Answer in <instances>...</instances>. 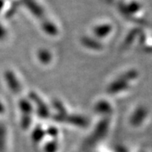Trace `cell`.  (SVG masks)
Returning a JSON list of instances; mask_svg holds the SVG:
<instances>
[{
	"label": "cell",
	"mask_w": 152,
	"mask_h": 152,
	"mask_svg": "<svg viewBox=\"0 0 152 152\" xmlns=\"http://www.w3.org/2000/svg\"><path fill=\"white\" fill-rule=\"evenodd\" d=\"M5 80L9 87L12 90V91L15 93H19L20 91V85L16 79L15 75L10 72L7 71L5 73Z\"/></svg>",
	"instance_id": "obj_1"
},
{
	"label": "cell",
	"mask_w": 152,
	"mask_h": 152,
	"mask_svg": "<svg viewBox=\"0 0 152 152\" xmlns=\"http://www.w3.org/2000/svg\"><path fill=\"white\" fill-rule=\"evenodd\" d=\"M30 97H31L33 101L37 104V106L38 107V115L42 118H48L49 116L48 109L45 106V104L42 102V101L34 93H31L30 95Z\"/></svg>",
	"instance_id": "obj_2"
},
{
	"label": "cell",
	"mask_w": 152,
	"mask_h": 152,
	"mask_svg": "<svg viewBox=\"0 0 152 152\" xmlns=\"http://www.w3.org/2000/svg\"><path fill=\"white\" fill-rule=\"evenodd\" d=\"M6 140L5 127L0 123V152L4 151Z\"/></svg>",
	"instance_id": "obj_3"
},
{
	"label": "cell",
	"mask_w": 152,
	"mask_h": 152,
	"mask_svg": "<svg viewBox=\"0 0 152 152\" xmlns=\"http://www.w3.org/2000/svg\"><path fill=\"white\" fill-rule=\"evenodd\" d=\"M20 110H21L22 112L25 113L26 115H29V114L31 113V110H32L31 105L26 100H21L20 102Z\"/></svg>",
	"instance_id": "obj_4"
},
{
	"label": "cell",
	"mask_w": 152,
	"mask_h": 152,
	"mask_svg": "<svg viewBox=\"0 0 152 152\" xmlns=\"http://www.w3.org/2000/svg\"><path fill=\"white\" fill-rule=\"evenodd\" d=\"M44 136V132L41 128H37L32 134V138L35 141H40L42 140V137Z\"/></svg>",
	"instance_id": "obj_5"
},
{
	"label": "cell",
	"mask_w": 152,
	"mask_h": 152,
	"mask_svg": "<svg viewBox=\"0 0 152 152\" xmlns=\"http://www.w3.org/2000/svg\"><path fill=\"white\" fill-rule=\"evenodd\" d=\"M58 149V145L55 142L52 141L49 142L47 144V145L45 147V151L46 152H55Z\"/></svg>",
	"instance_id": "obj_6"
},
{
	"label": "cell",
	"mask_w": 152,
	"mask_h": 152,
	"mask_svg": "<svg viewBox=\"0 0 152 152\" xmlns=\"http://www.w3.org/2000/svg\"><path fill=\"white\" fill-rule=\"evenodd\" d=\"M39 58L41 59V61L42 63H48L49 61L51 60V58H50V54H49L48 52H42L39 53Z\"/></svg>",
	"instance_id": "obj_7"
},
{
	"label": "cell",
	"mask_w": 152,
	"mask_h": 152,
	"mask_svg": "<svg viewBox=\"0 0 152 152\" xmlns=\"http://www.w3.org/2000/svg\"><path fill=\"white\" fill-rule=\"evenodd\" d=\"M31 123V118H30L29 115H26L25 116V118L22 119V127L25 128V129H26V128H28V126H29V124Z\"/></svg>",
	"instance_id": "obj_8"
},
{
	"label": "cell",
	"mask_w": 152,
	"mask_h": 152,
	"mask_svg": "<svg viewBox=\"0 0 152 152\" xmlns=\"http://www.w3.org/2000/svg\"><path fill=\"white\" fill-rule=\"evenodd\" d=\"M48 134H50V135L55 136V135H57L58 132H57V130L55 129L54 128H51V129H48Z\"/></svg>",
	"instance_id": "obj_9"
},
{
	"label": "cell",
	"mask_w": 152,
	"mask_h": 152,
	"mask_svg": "<svg viewBox=\"0 0 152 152\" xmlns=\"http://www.w3.org/2000/svg\"><path fill=\"white\" fill-rule=\"evenodd\" d=\"M4 106L0 102V113H2L4 112Z\"/></svg>",
	"instance_id": "obj_10"
}]
</instances>
